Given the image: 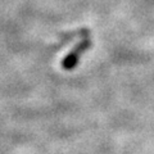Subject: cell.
I'll use <instances>...</instances> for the list:
<instances>
[{
	"instance_id": "obj_1",
	"label": "cell",
	"mask_w": 154,
	"mask_h": 154,
	"mask_svg": "<svg viewBox=\"0 0 154 154\" xmlns=\"http://www.w3.org/2000/svg\"><path fill=\"white\" fill-rule=\"evenodd\" d=\"M88 45H89V42H84V44H80L73 53H71L69 57H67V59H66V62H64V67H66V68H71V67L75 66L76 60H77V57H79V54H80V51L84 50V48L88 46Z\"/></svg>"
}]
</instances>
